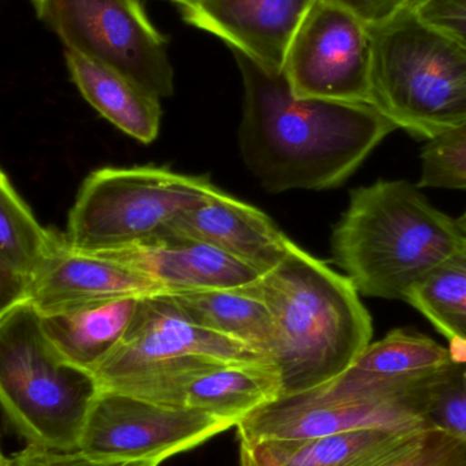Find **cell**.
<instances>
[{
    "label": "cell",
    "instance_id": "obj_1",
    "mask_svg": "<svg viewBox=\"0 0 466 466\" xmlns=\"http://www.w3.org/2000/svg\"><path fill=\"white\" fill-rule=\"evenodd\" d=\"M233 55L244 86L241 156L268 193L339 187L397 130L371 104L299 97L282 71Z\"/></svg>",
    "mask_w": 466,
    "mask_h": 466
},
{
    "label": "cell",
    "instance_id": "obj_2",
    "mask_svg": "<svg viewBox=\"0 0 466 466\" xmlns=\"http://www.w3.org/2000/svg\"><path fill=\"white\" fill-rule=\"evenodd\" d=\"M255 288L274 320L268 360L279 371L281 396L326 385L371 342V315L355 285L298 244Z\"/></svg>",
    "mask_w": 466,
    "mask_h": 466
},
{
    "label": "cell",
    "instance_id": "obj_3",
    "mask_svg": "<svg viewBox=\"0 0 466 466\" xmlns=\"http://www.w3.org/2000/svg\"><path fill=\"white\" fill-rule=\"evenodd\" d=\"M456 220L407 180H378L350 193L331 254L360 295L404 300L464 244Z\"/></svg>",
    "mask_w": 466,
    "mask_h": 466
},
{
    "label": "cell",
    "instance_id": "obj_4",
    "mask_svg": "<svg viewBox=\"0 0 466 466\" xmlns=\"http://www.w3.org/2000/svg\"><path fill=\"white\" fill-rule=\"evenodd\" d=\"M371 106L418 139L466 122V48L421 21L410 5L370 27Z\"/></svg>",
    "mask_w": 466,
    "mask_h": 466
},
{
    "label": "cell",
    "instance_id": "obj_5",
    "mask_svg": "<svg viewBox=\"0 0 466 466\" xmlns=\"http://www.w3.org/2000/svg\"><path fill=\"white\" fill-rule=\"evenodd\" d=\"M98 391L54 352L29 301L0 317V408L27 445L76 451Z\"/></svg>",
    "mask_w": 466,
    "mask_h": 466
},
{
    "label": "cell",
    "instance_id": "obj_6",
    "mask_svg": "<svg viewBox=\"0 0 466 466\" xmlns=\"http://www.w3.org/2000/svg\"><path fill=\"white\" fill-rule=\"evenodd\" d=\"M215 190L207 177L161 167L96 169L79 188L63 238L89 251L133 246L168 231Z\"/></svg>",
    "mask_w": 466,
    "mask_h": 466
},
{
    "label": "cell",
    "instance_id": "obj_7",
    "mask_svg": "<svg viewBox=\"0 0 466 466\" xmlns=\"http://www.w3.org/2000/svg\"><path fill=\"white\" fill-rule=\"evenodd\" d=\"M33 7L66 51L125 74L160 100L174 95L168 41L139 0H33Z\"/></svg>",
    "mask_w": 466,
    "mask_h": 466
},
{
    "label": "cell",
    "instance_id": "obj_8",
    "mask_svg": "<svg viewBox=\"0 0 466 466\" xmlns=\"http://www.w3.org/2000/svg\"><path fill=\"white\" fill-rule=\"evenodd\" d=\"M268 361L240 342L191 320L168 293L139 300L130 328L93 372L100 390L117 391L216 364Z\"/></svg>",
    "mask_w": 466,
    "mask_h": 466
},
{
    "label": "cell",
    "instance_id": "obj_9",
    "mask_svg": "<svg viewBox=\"0 0 466 466\" xmlns=\"http://www.w3.org/2000/svg\"><path fill=\"white\" fill-rule=\"evenodd\" d=\"M235 420L100 390L85 421L78 451L101 465L164 462L232 427Z\"/></svg>",
    "mask_w": 466,
    "mask_h": 466
},
{
    "label": "cell",
    "instance_id": "obj_10",
    "mask_svg": "<svg viewBox=\"0 0 466 466\" xmlns=\"http://www.w3.org/2000/svg\"><path fill=\"white\" fill-rule=\"evenodd\" d=\"M371 29L333 0H317L293 35L282 73L299 97L371 104Z\"/></svg>",
    "mask_w": 466,
    "mask_h": 466
},
{
    "label": "cell",
    "instance_id": "obj_11",
    "mask_svg": "<svg viewBox=\"0 0 466 466\" xmlns=\"http://www.w3.org/2000/svg\"><path fill=\"white\" fill-rule=\"evenodd\" d=\"M451 364L448 348L419 331L394 329L370 342L341 375L300 396L314 401H410L426 412L435 382Z\"/></svg>",
    "mask_w": 466,
    "mask_h": 466
},
{
    "label": "cell",
    "instance_id": "obj_12",
    "mask_svg": "<svg viewBox=\"0 0 466 466\" xmlns=\"http://www.w3.org/2000/svg\"><path fill=\"white\" fill-rule=\"evenodd\" d=\"M429 424L423 407L394 400L314 401L306 397L281 396L238 421V442L248 445L270 441H299L337 432L375 427Z\"/></svg>",
    "mask_w": 466,
    "mask_h": 466
},
{
    "label": "cell",
    "instance_id": "obj_13",
    "mask_svg": "<svg viewBox=\"0 0 466 466\" xmlns=\"http://www.w3.org/2000/svg\"><path fill=\"white\" fill-rule=\"evenodd\" d=\"M156 293L167 292L111 252L74 248L62 235L56 249L30 277L27 301L38 314L52 315Z\"/></svg>",
    "mask_w": 466,
    "mask_h": 466
},
{
    "label": "cell",
    "instance_id": "obj_14",
    "mask_svg": "<svg viewBox=\"0 0 466 466\" xmlns=\"http://www.w3.org/2000/svg\"><path fill=\"white\" fill-rule=\"evenodd\" d=\"M117 393L167 407L201 410L238 424L258 408L281 397V380L270 361L216 364L128 386Z\"/></svg>",
    "mask_w": 466,
    "mask_h": 466
},
{
    "label": "cell",
    "instance_id": "obj_15",
    "mask_svg": "<svg viewBox=\"0 0 466 466\" xmlns=\"http://www.w3.org/2000/svg\"><path fill=\"white\" fill-rule=\"evenodd\" d=\"M317 0H198L183 10L191 26L218 35L263 67L282 71L293 35Z\"/></svg>",
    "mask_w": 466,
    "mask_h": 466
},
{
    "label": "cell",
    "instance_id": "obj_16",
    "mask_svg": "<svg viewBox=\"0 0 466 466\" xmlns=\"http://www.w3.org/2000/svg\"><path fill=\"white\" fill-rule=\"evenodd\" d=\"M111 252L152 279L164 292L246 287L260 274L218 247L168 231Z\"/></svg>",
    "mask_w": 466,
    "mask_h": 466
},
{
    "label": "cell",
    "instance_id": "obj_17",
    "mask_svg": "<svg viewBox=\"0 0 466 466\" xmlns=\"http://www.w3.org/2000/svg\"><path fill=\"white\" fill-rule=\"evenodd\" d=\"M169 229L218 247L260 276L276 268L293 246L268 216L218 187Z\"/></svg>",
    "mask_w": 466,
    "mask_h": 466
},
{
    "label": "cell",
    "instance_id": "obj_18",
    "mask_svg": "<svg viewBox=\"0 0 466 466\" xmlns=\"http://www.w3.org/2000/svg\"><path fill=\"white\" fill-rule=\"evenodd\" d=\"M430 427H375L255 446L279 466H389L410 454Z\"/></svg>",
    "mask_w": 466,
    "mask_h": 466
},
{
    "label": "cell",
    "instance_id": "obj_19",
    "mask_svg": "<svg viewBox=\"0 0 466 466\" xmlns=\"http://www.w3.org/2000/svg\"><path fill=\"white\" fill-rule=\"evenodd\" d=\"M66 65L82 97L115 127L141 144L160 133V98L119 71L66 51Z\"/></svg>",
    "mask_w": 466,
    "mask_h": 466
},
{
    "label": "cell",
    "instance_id": "obj_20",
    "mask_svg": "<svg viewBox=\"0 0 466 466\" xmlns=\"http://www.w3.org/2000/svg\"><path fill=\"white\" fill-rule=\"evenodd\" d=\"M141 299H117L40 315L41 326L52 350L63 361L93 374L122 341Z\"/></svg>",
    "mask_w": 466,
    "mask_h": 466
},
{
    "label": "cell",
    "instance_id": "obj_21",
    "mask_svg": "<svg viewBox=\"0 0 466 466\" xmlns=\"http://www.w3.org/2000/svg\"><path fill=\"white\" fill-rule=\"evenodd\" d=\"M255 282L168 295L197 325L240 342L268 360L274 344V320Z\"/></svg>",
    "mask_w": 466,
    "mask_h": 466
},
{
    "label": "cell",
    "instance_id": "obj_22",
    "mask_svg": "<svg viewBox=\"0 0 466 466\" xmlns=\"http://www.w3.org/2000/svg\"><path fill=\"white\" fill-rule=\"evenodd\" d=\"M60 240L62 235L35 218L0 167V266L30 279Z\"/></svg>",
    "mask_w": 466,
    "mask_h": 466
},
{
    "label": "cell",
    "instance_id": "obj_23",
    "mask_svg": "<svg viewBox=\"0 0 466 466\" xmlns=\"http://www.w3.org/2000/svg\"><path fill=\"white\" fill-rule=\"evenodd\" d=\"M446 339H466V238L464 244L443 260L405 296Z\"/></svg>",
    "mask_w": 466,
    "mask_h": 466
},
{
    "label": "cell",
    "instance_id": "obj_24",
    "mask_svg": "<svg viewBox=\"0 0 466 466\" xmlns=\"http://www.w3.org/2000/svg\"><path fill=\"white\" fill-rule=\"evenodd\" d=\"M419 188L466 191V122L426 141Z\"/></svg>",
    "mask_w": 466,
    "mask_h": 466
},
{
    "label": "cell",
    "instance_id": "obj_25",
    "mask_svg": "<svg viewBox=\"0 0 466 466\" xmlns=\"http://www.w3.org/2000/svg\"><path fill=\"white\" fill-rule=\"evenodd\" d=\"M240 466H279L258 446L238 442ZM389 466H466L464 442L456 435L430 427L421 442L407 456Z\"/></svg>",
    "mask_w": 466,
    "mask_h": 466
},
{
    "label": "cell",
    "instance_id": "obj_26",
    "mask_svg": "<svg viewBox=\"0 0 466 466\" xmlns=\"http://www.w3.org/2000/svg\"><path fill=\"white\" fill-rule=\"evenodd\" d=\"M426 421L456 435L466 451V364H451L441 374L430 394Z\"/></svg>",
    "mask_w": 466,
    "mask_h": 466
},
{
    "label": "cell",
    "instance_id": "obj_27",
    "mask_svg": "<svg viewBox=\"0 0 466 466\" xmlns=\"http://www.w3.org/2000/svg\"><path fill=\"white\" fill-rule=\"evenodd\" d=\"M413 13L466 48V0H410Z\"/></svg>",
    "mask_w": 466,
    "mask_h": 466
},
{
    "label": "cell",
    "instance_id": "obj_28",
    "mask_svg": "<svg viewBox=\"0 0 466 466\" xmlns=\"http://www.w3.org/2000/svg\"><path fill=\"white\" fill-rule=\"evenodd\" d=\"M8 466H108L87 459L81 451H60L44 446L26 445L10 457ZM116 466V465H115Z\"/></svg>",
    "mask_w": 466,
    "mask_h": 466
},
{
    "label": "cell",
    "instance_id": "obj_29",
    "mask_svg": "<svg viewBox=\"0 0 466 466\" xmlns=\"http://www.w3.org/2000/svg\"><path fill=\"white\" fill-rule=\"evenodd\" d=\"M345 10L358 16L370 27L380 26L401 13L410 0H333Z\"/></svg>",
    "mask_w": 466,
    "mask_h": 466
},
{
    "label": "cell",
    "instance_id": "obj_30",
    "mask_svg": "<svg viewBox=\"0 0 466 466\" xmlns=\"http://www.w3.org/2000/svg\"><path fill=\"white\" fill-rule=\"evenodd\" d=\"M29 277L0 266V317L21 301L27 300Z\"/></svg>",
    "mask_w": 466,
    "mask_h": 466
},
{
    "label": "cell",
    "instance_id": "obj_31",
    "mask_svg": "<svg viewBox=\"0 0 466 466\" xmlns=\"http://www.w3.org/2000/svg\"><path fill=\"white\" fill-rule=\"evenodd\" d=\"M449 355L451 363L466 364V339L465 337H454L449 339Z\"/></svg>",
    "mask_w": 466,
    "mask_h": 466
},
{
    "label": "cell",
    "instance_id": "obj_32",
    "mask_svg": "<svg viewBox=\"0 0 466 466\" xmlns=\"http://www.w3.org/2000/svg\"><path fill=\"white\" fill-rule=\"evenodd\" d=\"M456 223L457 227H459L460 232H461V235L466 238V209L464 210V213L457 218Z\"/></svg>",
    "mask_w": 466,
    "mask_h": 466
},
{
    "label": "cell",
    "instance_id": "obj_33",
    "mask_svg": "<svg viewBox=\"0 0 466 466\" xmlns=\"http://www.w3.org/2000/svg\"><path fill=\"white\" fill-rule=\"evenodd\" d=\"M160 461H136L127 462V464L116 465V466H160Z\"/></svg>",
    "mask_w": 466,
    "mask_h": 466
},
{
    "label": "cell",
    "instance_id": "obj_34",
    "mask_svg": "<svg viewBox=\"0 0 466 466\" xmlns=\"http://www.w3.org/2000/svg\"><path fill=\"white\" fill-rule=\"evenodd\" d=\"M169 2L177 3V5H182L183 10L185 8L191 7V5H196L198 0H169Z\"/></svg>",
    "mask_w": 466,
    "mask_h": 466
},
{
    "label": "cell",
    "instance_id": "obj_35",
    "mask_svg": "<svg viewBox=\"0 0 466 466\" xmlns=\"http://www.w3.org/2000/svg\"><path fill=\"white\" fill-rule=\"evenodd\" d=\"M8 462H10V457L5 456L0 446V466H8Z\"/></svg>",
    "mask_w": 466,
    "mask_h": 466
}]
</instances>
